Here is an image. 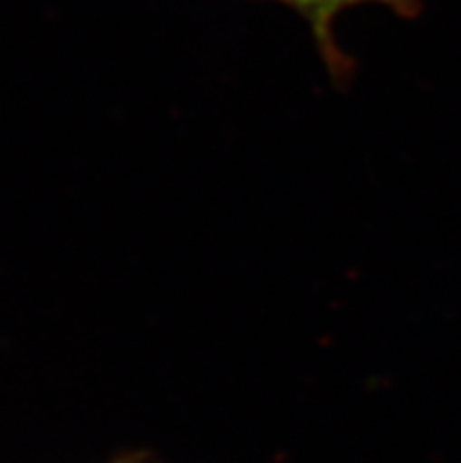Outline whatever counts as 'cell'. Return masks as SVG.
Returning a JSON list of instances; mask_svg holds the SVG:
<instances>
[{
  "mask_svg": "<svg viewBox=\"0 0 461 463\" xmlns=\"http://www.w3.org/2000/svg\"><path fill=\"white\" fill-rule=\"evenodd\" d=\"M293 7H297L299 14H304L306 19L313 26L315 35L321 38V43L325 45L327 57H334V45H332V22L339 12L346 10V7L362 5V3H379V5H389L393 10L412 12V3L415 0H285Z\"/></svg>",
  "mask_w": 461,
  "mask_h": 463,
  "instance_id": "cell-1",
  "label": "cell"
}]
</instances>
